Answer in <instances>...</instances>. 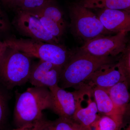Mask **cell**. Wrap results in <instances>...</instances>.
<instances>
[{
  "label": "cell",
  "instance_id": "cell-7",
  "mask_svg": "<svg viewBox=\"0 0 130 130\" xmlns=\"http://www.w3.org/2000/svg\"><path fill=\"white\" fill-rule=\"evenodd\" d=\"M76 108L72 119L84 130H91L99 116L92 88L82 84L73 92Z\"/></svg>",
  "mask_w": 130,
  "mask_h": 130
},
{
  "label": "cell",
  "instance_id": "cell-26",
  "mask_svg": "<svg viewBox=\"0 0 130 130\" xmlns=\"http://www.w3.org/2000/svg\"><path fill=\"white\" fill-rule=\"evenodd\" d=\"M25 0H13L12 5V8L16 9L19 7Z\"/></svg>",
  "mask_w": 130,
  "mask_h": 130
},
{
  "label": "cell",
  "instance_id": "cell-19",
  "mask_svg": "<svg viewBox=\"0 0 130 130\" xmlns=\"http://www.w3.org/2000/svg\"><path fill=\"white\" fill-rule=\"evenodd\" d=\"M43 130H84L72 119L59 117L54 121H49Z\"/></svg>",
  "mask_w": 130,
  "mask_h": 130
},
{
  "label": "cell",
  "instance_id": "cell-28",
  "mask_svg": "<svg viewBox=\"0 0 130 130\" xmlns=\"http://www.w3.org/2000/svg\"><path fill=\"white\" fill-rule=\"evenodd\" d=\"M125 130H130V124L128 125V127H127V128L125 129Z\"/></svg>",
  "mask_w": 130,
  "mask_h": 130
},
{
  "label": "cell",
  "instance_id": "cell-21",
  "mask_svg": "<svg viewBox=\"0 0 130 130\" xmlns=\"http://www.w3.org/2000/svg\"><path fill=\"white\" fill-rule=\"evenodd\" d=\"M50 0H25L16 10L29 11L39 8Z\"/></svg>",
  "mask_w": 130,
  "mask_h": 130
},
{
  "label": "cell",
  "instance_id": "cell-24",
  "mask_svg": "<svg viewBox=\"0 0 130 130\" xmlns=\"http://www.w3.org/2000/svg\"><path fill=\"white\" fill-rule=\"evenodd\" d=\"M11 28V24L9 19L0 7V34L8 32Z\"/></svg>",
  "mask_w": 130,
  "mask_h": 130
},
{
  "label": "cell",
  "instance_id": "cell-3",
  "mask_svg": "<svg viewBox=\"0 0 130 130\" xmlns=\"http://www.w3.org/2000/svg\"><path fill=\"white\" fill-rule=\"evenodd\" d=\"M7 45L31 58L50 62L63 68L71 56L73 50L61 44H55L30 38L12 37L5 40Z\"/></svg>",
  "mask_w": 130,
  "mask_h": 130
},
{
  "label": "cell",
  "instance_id": "cell-12",
  "mask_svg": "<svg viewBox=\"0 0 130 130\" xmlns=\"http://www.w3.org/2000/svg\"><path fill=\"white\" fill-rule=\"evenodd\" d=\"M51 93V109L59 117L72 119L75 113L76 101L73 92L57 85L49 89Z\"/></svg>",
  "mask_w": 130,
  "mask_h": 130
},
{
  "label": "cell",
  "instance_id": "cell-8",
  "mask_svg": "<svg viewBox=\"0 0 130 130\" xmlns=\"http://www.w3.org/2000/svg\"><path fill=\"white\" fill-rule=\"evenodd\" d=\"M16 11L12 24L20 35L37 41L60 44V41L48 32L37 18L25 11Z\"/></svg>",
  "mask_w": 130,
  "mask_h": 130
},
{
  "label": "cell",
  "instance_id": "cell-11",
  "mask_svg": "<svg viewBox=\"0 0 130 130\" xmlns=\"http://www.w3.org/2000/svg\"><path fill=\"white\" fill-rule=\"evenodd\" d=\"M96 10V14L103 25L112 34L130 32V10Z\"/></svg>",
  "mask_w": 130,
  "mask_h": 130
},
{
  "label": "cell",
  "instance_id": "cell-4",
  "mask_svg": "<svg viewBox=\"0 0 130 130\" xmlns=\"http://www.w3.org/2000/svg\"><path fill=\"white\" fill-rule=\"evenodd\" d=\"M32 64L30 56L7 45L0 60V82L8 90L24 84Z\"/></svg>",
  "mask_w": 130,
  "mask_h": 130
},
{
  "label": "cell",
  "instance_id": "cell-2",
  "mask_svg": "<svg viewBox=\"0 0 130 130\" xmlns=\"http://www.w3.org/2000/svg\"><path fill=\"white\" fill-rule=\"evenodd\" d=\"M13 120L16 128L32 124L44 119L43 111L51 109V93L46 88H28L16 94Z\"/></svg>",
  "mask_w": 130,
  "mask_h": 130
},
{
  "label": "cell",
  "instance_id": "cell-9",
  "mask_svg": "<svg viewBox=\"0 0 130 130\" xmlns=\"http://www.w3.org/2000/svg\"><path fill=\"white\" fill-rule=\"evenodd\" d=\"M62 68L40 60L33 63L28 82L35 87L49 89L59 85Z\"/></svg>",
  "mask_w": 130,
  "mask_h": 130
},
{
  "label": "cell",
  "instance_id": "cell-20",
  "mask_svg": "<svg viewBox=\"0 0 130 130\" xmlns=\"http://www.w3.org/2000/svg\"><path fill=\"white\" fill-rule=\"evenodd\" d=\"M117 62L124 73L129 86H130V37L124 51L119 56Z\"/></svg>",
  "mask_w": 130,
  "mask_h": 130
},
{
  "label": "cell",
  "instance_id": "cell-6",
  "mask_svg": "<svg viewBox=\"0 0 130 130\" xmlns=\"http://www.w3.org/2000/svg\"><path fill=\"white\" fill-rule=\"evenodd\" d=\"M128 34L123 32L101 36L85 42L78 48L96 57L116 58L125 49L129 38Z\"/></svg>",
  "mask_w": 130,
  "mask_h": 130
},
{
  "label": "cell",
  "instance_id": "cell-13",
  "mask_svg": "<svg viewBox=\"0 0 130 130\" xmlns=\"http://www.w3.org/2000/svg\"><path fill=\"white\" fill-rule=\"evenodd\" d=\"M93 96L99 112L113 117H123L126 111L116 107L104 89L92 88Z\"/></svg>",
  "mask_w": 130,
  "mask_h": 130
},
{
  "label": "cell",
  "instance_id": "cell-22",
  "mask_svg": "<svg viewBox=\"0 0 130 130\" xmlns=\"http://www.w3.org/2000/svg\"><path fill=\"white\" fill-rule=\"evenodd\" d=\"M8 107L6 98L0 91V130L5 124L7 117Z\"/></svg>",
  "mask_w": 130,
  "mask_h": 130
},
{
  "label": "cell",
  "instance_id": "cell-16",
  "mask_svg": "<svg viewBox=\"0 0 130 130\" xmlns=\"http://www.w3.org/2000/svg\"><path fill=\"white\" fill-rule=\"evenodd\" d=\"M25 11L41 14L47 17L67 28V24L63 12L56 5L55 0L49 1L43 6L37 9Z\"/></svg>",
  "mask_w": 130,
  "mask_h": 130
},
{
  "label": "cell",
  "instance_id": "cell-10",
  "mask_svg": "<svg viewBox=\"0 0 130 130\" xmlns=\"http://www.w3.org/2000/svg\"><path fill=\"white\" fill-rule=\"evenodd\" d=\"M126 80L124 73L117 61L103 65L89 77L83 84L93 88L107 90Z\"/></svg>",
  "mask_w": 130,
  "mask_h": 130
},
{
  "label": "cell",
  "instance_id": "cell-17",
  "mask_svg": "<svg viewBox=\"0 0 130 130\" xmlns=\"http://www.w3.org/2000/svg\"><path fill=\"white\" fill-rule=\"evenodd\" d=\"M123 117H113L107 115L98 117L91 127V130H120Z\"/></svg>",
  "mask_w": 130,
  "mask_h": 130
},
{
  "label": "cell",
  "instance_id": "cell-15",
  "mask_svg": "<svg viewBox=\"0 0 130 130\" xmlns=\"http://www.w3.org/2000/svg\"><path fill=\"white\" fill-rule=\"evenodd\" d=\"M79 3L89 9L130 10V0H81Z\"/></svg>",
  "mask_w": 130,
  "mask_h": 130
},
{
  "label": "cell",
  "instance_id": "cell-27",
  "mask_svg": "<svg viewBox=\"0 0 130 130\" xmlns=\"http://www.w3.org/2000/svg\"><path fill=\"white\" fill-rule=\"evenodd\" d=\"M1 2L5 6L12 8V5L13 0H0Z\"/></svg>",
  "mask_w": 130,
  "mask_h": 130
},
{
  "label": "cell",
  "instance_id": "cell-1",
  "mask_svg": "<svg viewBox=\"0 0 130 130\" xmlns=\"http://www.w3.org/2000/svg\"><path fill=\"white\" fill-rule=\"evenodd\" d=\"M114 57H96L76 49L62 68L59 86L64 89L82 85L93 73L103 65L116 62Z\"/></svg>",
  "mask_w": 130,
  "mask_h": 130
},
{
  "label": "cell",
  "instance_id": "cell-23",
  "mask_svg": "<svg viewBox=\"0 0 130 130\" xmlns=\"http://www.w3.org/2000/svg\"><path fill=\"white\" fill-rule=\"evenodd\" d=\"M49 121L44 118L36 123L18 127L11 130H43Z\"/></svg>",
  "mask_w": 130,
  "mask_h": 130
},
{
  "label": "cell",
  "instance_id": "cell-25",
  "mask_svg": "<svg viewBox=\"0 0 130 130\" xmlns=\"http://www.w3.org/2000/svg\"><path fill=\"white\" fill-rule=\"evenodd\" d=\"M7 46V45L5 41H2L0 40V60L2 58Z\"/></svg>",
  "mask_w": 130,
  "mask_h": 130
},
{
  "label": "cell",
  "instance_id": "cell-14",
  "mask_svg": "<svg viewBox=\"0 0 130 130\" xmlns=\"http://www.w3.org/2000/svg\"><path fill=\"white\" fill-rule=\"evenodd\" d=\"M129 87L127 81L125 80L106 90L115 105L125 111L130 101Z\"/></svg>",
  "mask_w": 130,
  "mask_h": 130
},
{
  "label": "cell",
  "instance_id": "cell-5",
  "mask_svg": "<svg viewBox=\"0 0 130 130\" xmlns=\"http://www.w3.org/2000/svg\"><path fill=\"white\" fill-rule=\"evenodd\" d=\"M71 31L75 37L85 42L112 34L105 29L95 13L78 3L69 7Z\"/></svg>",
  "mask_w": 130,
  "mask_h": 130
},
{
  "label": "cell",
  "instance_id": "cell-18",
  "mask_svg": "<svg viewBox=\"0 0 130 130\" xmlns=\"http://www.w3.org/2000/svg\"><path fill=\"white\" fill-rule=\"evenodd\" d=\"M29 13L37 18L47 31L60 41L64 35L66 28L47 17L37 13Z\"/></svg>",
  "mask_w": 130,
  "mask_h": 130
}]
</instances>
